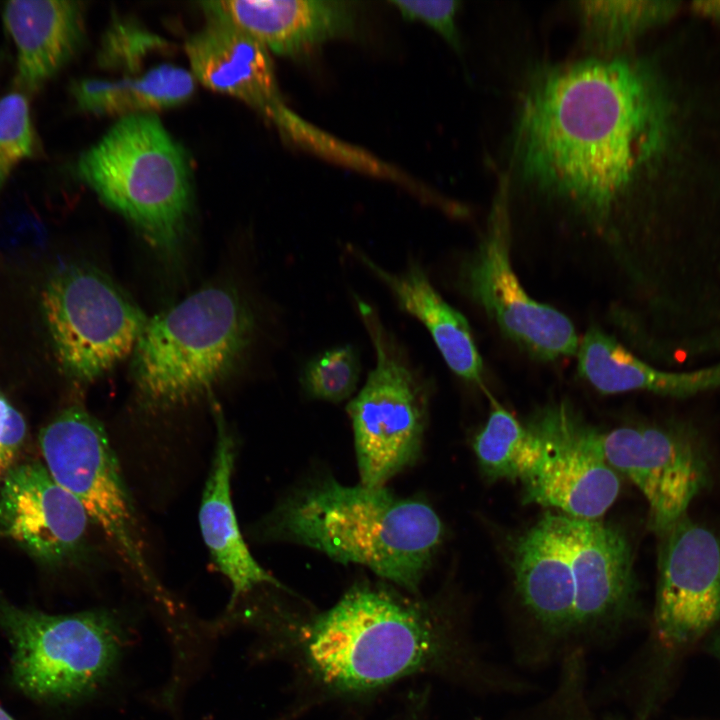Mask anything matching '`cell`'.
Listing matches in <instances>:
<instances>
[{
	"label": "cell",
	"mask_w": 720,
	"mask_h": 720,
	"mask_svg": "<svg viewBox=\"0 0 720 720\" xmlns=\"http://www.w3.org/2000/svg\"><path fill=\"white\" fill-rule=\"evenodd\" d=\"M507 176L518 190L608 245L669 136L652 68L627 53L536 64L518 93Z\"/></svg>",
	"instance_id": "1"
},
{
	"label": "cell",
	"mask_w": 720,
	"mask_h": 720,
	"mask_svg": "<svg viewBox=\"0 0 720 720\" xmlns=\"http://www.w3.org/2000/svg\"><path fill=\"white\" fill-rule=\"evenodd\" d=\"M275 637L326 696L355 699L436 675L485 696H520L528 680L487 659L454 618L390 587L353 585L332 607L279 623Z\"/></svg>",
	"instance_id": "2"
},
{
	"label": "cell",
	"mask_w": 720,
	"mask_h": 720,
	"mask_svg": "<svg viewBox=\"0 0 720 720\" xmlns=\"http://www.w3.org/2000/svg\"><path fill=\"white\" fill-rule=\"evenodd\" d=\"M251 530L259 540L302 544L343 564L364 565L412 594L443 538L442 522L427 503L328 478L284 498Z\"/></svg>",
	"instance_id": "3"
},
{
	"label": "cell",
	"mask_w": 720,
	"mask_h": 720,
	"mask_svg": "<svg viewBox=\"0 0 720 720\" xmlns=\"http://www.w3.org/2000/svg\"><path fill=\"white\" fill-rule=\"evenodd\" d=\"M253 334V313L234 288L195 291L148 319L131 355L138 401L167 410L208 395L239 364Z\"/></svg>",
	"instance_id": "4"
},
{
	"label": "cell",
	"mask_w": 720,
	"mask_h": 720,
	"mask_svg": "<svg viewBox=\"0 0 720 720\" xmlns=\"http://www.w3.org/2000/svg\"><path fill=\"white\" fill-rule=\"evenodd\" d=\"M76 174L160 254L180 247L192 208L183 148L151 113L122 117L76 164Z\"/></svg>",
	"instance_id": "5"
},
{
	"label": "cell",
	"mask_w": 720,
	"mask_h": 720,
	"mask_svg": "<svg viewBox=\"0 0 720 720\" xmlns=\"http://www.w3.org/2000/svg\"><path fill=\"white\" fill-rule=\"evenodd\" d=\"M0 628L11 647V680L33 700L89 698L114 675L126 643L120 618L105 609L47 614L0 594Z\"/></svg>",
	"instance_id": "6"
},
{
	"label": "cell",
	"mask_w": 720,
	"mask_h": 720,
	"mask_svg": "<svg viewBox=\"0 0 720 720\" xmlns=\"http://www.w3.org/2000/svg\"><path fill=\"white\" fill-rule=\"evenodd\" d=\"M42 310L60 368L80 383L131 356L149 319L110 276L88 264L57 270L43 289Z\"/></svg>",
	"instance_id": "7"
},
{
	"label": "cell",
	"mask_w": 720,
	"mask_h": 720,
	"mask_svg": "<svg viewBox=\"0 0 720 720\" xmlns=\"http://www.w3.org/2000/svg\"><path fill=\"white\" fill-rule=\"evenodd\" d=\"M39 444L54 480L80 502L121 560L159 592L132 497L103 424L84 407L73 405L42 428Z\"/></svg>",
	"instance_id": "8"
},
{
	"label": "cell",
	"mask_w": 720,
	"mask_h": 720,
	"mask_svg": "<svg viewBox=\"0 0 720 720\" xmlns=\"http://www.w3.org/2000/svg\"><path fill=\"white\" fill-rule=\"evenodd\" d=\"M357 307L369 333L376 363L347 405L352 421L361 485L384 484L413 464L421 450L427 419V390L394 343L375 310Z\"/></svg>",
	"instance_id": "9"
},
{
	"label": "cell",
	"mask_w": 720,
	"mask_h": 720,
	"mask_svg": "<svg viewBox=\"0 0 720 720\" xmlns=\"http://www.w3.org/2000/svg\"><path fill=\"white\" fill-rule=\"evenodd\" d=\"M512 203L507 176L499 173L485 231L463 263L466 294L519 349L542 361L576 355L579 338L570 319L530 297L510 257Z\"/></svg>",
	"instance_id": "10"
},
{
	"label": "cell",
	"mask_w": 720,
	"mask_h": 720,
	"mask_svg": "<svg viewBox=\"0 0 720 720\" xmlns=\"http://www.w3.org/2000/svg\"><path fill=\"white\" fill-rule=\"evenodd\" d=\"M512 570L521 621L509 632L517 665L547 668L576 651L575 588L562 515L548 514L514 543Z\"/></svg>",
	"instance_id": "11"
},
{
	"label": "cell",
	"mask_w": 720,
	"mask_h": 720,
	"mask_svg": "<svg viewBox=\"0 0 720 720\" xmlns=\"http://www.w3.org/2000/svg\"><path fill=\"white\" fill-rule=\"evenodd\" d=\"M605 459L642 493L650 529L660 536L688 513L712 481L704 436L684 422L621 426L600 433Z\"/></svg>",
	"instance_id": "12"
},
{
	"label": "cell",
	"mask_w": 720,
	"mask_h": 720,
	"mask_svg": "<svg viewBox=\"0 0 720 720\" xmlns=\"http://www.w3.org/2000/svg\"><path fill=\"white\" fill-rule=\"evenodd\" d=\"M526 425L540 439L542 453L521 481L525 502L575 519H600L620 491L619 474L601 448V432L565 403L541 409Z\"/></svg>",
	"instance_id": "13"
},
{
	"label": "cell",
	"mask_w": 720,
	"mask_h": 720,
	"mask_svg": "<svg viewBox=\"0 0 720 720\" xmlns=\"http://www.w3.org/2000/svg\"><path fill=\"white\" fill-rule=\"evenodd\" d=\"M562 515V514H561ZM575 588L576 649L608 648L639 611L633 551L624 531L562 515Z\"/></svg>",
	"instance_id": "14"
},
{
	"label": "cell",
	"mask_w": 720,
	"mask_h": 720,
	"mask_svg": "<svg viewBox=\"0 0 720 720\" xmlns=\"http://www.w3.org/2000/svg\"><path fill=\"white\" fill-rule=\"evenodd\" d=\"M658 539L654 630L678 649L720 621V532L687 513Z\"/></svg>",
	"instance_id": "15"
},
{
	"label": "cell",
	"mask_w": 720,
	"mask_h": 720,
	"mask_svg": "<svg viewBox=\"0 0 720 720\" xmlns=\"http://www.w3.org/2000/svg\"><path fill=\"white\" fill-rule=\"evenodd\" d=\"M91 523L80 502L41 462L14 465L0 486V534L41 563L60 566L87 553Z\"/></svg>",
	"instance_id": "16"
},
{
	"label": "cell",
	"mask_w": 720,
	"mask_h": 720,
	"mask_svg": "<svg viewBox=\"0 0 720 720\" xmlns=\"http://www.w3.org/2000/svg\"><path fill=\"white\" fill-rule=\"evenodd\" d=\"M208 19L185 45L195 80L245 102L277 128L283 126L294 112L280 96L269 51L234 25Z\"/></svg>",
	"instance_id": "17"
},
{
	"label": "cell",
	"mask_w": 720,
	"mask_h": 720,
	"mask_svg": "<svg viewBox=\"0 0 720 720\" xmlns=\"http://www.w3.org/2000/svg\"><path fill=\"white\" fill-rule=\"evenodd\" d=\"M215 421V448L199 510L204 543L217 570L232 587L229 610L260 585L286 589L251 555L241 534L231 496V478L236 459V440L221 406L211 401Z\"/></svg>",
	"instance_id": "18"
},
{
	"label": "cell",
	"mask_w": 720,
	"mask_h": 720,
	"mask_svg": "<svg viewBox=\"0 0 720 720\" xmlns=\"http://www.w3.org/2000/svg\"><path fill=\"white\" fill-rule=\"evenodd\" d=\"M201 6L208 18L234 25L281 56L346 35L356 19L354 4L345 1L223 0Z\"/></svg>",
	"instance_id": "19"
},
{
	"label": "cell",
	"mask_w": 720,
	"mask_h": 720,
	"mask_svg": "<svg viewBox=\"0 0 720 720\" xmlns=\"http://www.w3.org/2000/svg\"><path fill=\"white\" fill-rule=\"evenodd\" d=\"M3 20L17 51L18 81L30 91L72 58L84 35L83 9L75 1H9Z\"/></svg>",
	"instance_id": "20"
},
{
	"label": "cell",
	"mask_w": 720,
	"mask_h": 720,
	"mask_svg": "<svg viewBox=\"0 0 720 720\" xmlns=\"http://www.w3.org/2000/svg\"><path fill=\"white\" fill-rule=\"evenodd\" d=\"M357 257L392 292L400 308L429 332L447 366L463 380L484 389L483 362L466 318L437 292L418 263L391 273L359 250Z\"/></svg>",
	"instance_id": "21"
},
{
	"label": "cell",
	"mask_w": 720,
	"mask_h": 720,
	"mask_svg": "<svg viewBox=\"0 0 720 720\" xmlns=\"http://www.w3.org/2000/svg\"><path fill=\"white\" fill-rule=\"evenodd\" d=\"M576 357L579 376L603 394L645 391L685 397L720 388V364L686 373L659 370L596 326L585 333Z\"/></svg>",
	"instance_id": "22"
},
{
	"label": "cell",
	"mask_w": 720,
	"mask_h": 720,
	"mask_svg": "<svg viewBox=\"0 0 720 720\" xmlns=\"http://www.w3.org/2000/svg\"><path fill=\"white\" fill-rule=\"evenodd\" d=\"M194 90L192 73L167 63L135 77L87 78L72 86L73 97L81 110L121 117L177 106L187 101Z\"/></svg>",
	"instance_id": "23"
},
{
	"label": "cell",
	"mask_w": 720,
	"mask_h": 720,
	"mask_svg": "<svg viewBox=\"0 0 720 720\" xmlns=\"http://www.w3.org/2000/svg\"><path fill=\"white\" fill-rule=\"evenodd\" d=\"M580 42L590 56H612L626 52L638 36L663 22L676 10L671 1L573 2Z\"/></svg>",
	"instance_id": "24"
},
{
	"label": "cell",
	"mask_w": 720,
	"mask_h": 720,
	"mask_svg": "<svg viewBox=\"0 0 720 720\" xmlns=\"http://www.w3.org/2000/svg\"><path fill=\"white\" fill-rule=\"evenodd\" d=\"M492 409L473 441L478 464L488 480L522 481L540 460L538 436L490 396Z\"/></svg>",
	"instance_id": "25"
},
{
	"label": "cell",
	"mask_w": 720,
	"mask_h": 720,
	"mask_svg": "<svg viewBox=\"0 0 720 720\" xmlns=\"http://www.w3.org/2000/svg\"><path fill=\"white\" fill-rule=\"evenodd\" d=\"M361 372L360 359L351 345L328 349L304 367L301 385L311 398L339 403L355 391Z\"/></svg>",
	"instance_id": "26"
},
{
	"label": "cell",
	"mask_w": 720,
	"mask_h": 720,
	"mask_svg": "<svg viewBox=\"0 0 720 720\" xmlns=\"http://www.w3.org/2000/svg\"><path fill=\"white\" fill-rule=\"evenodd\" d=\"M35 133L27 97L10 92L0 99V187L14 168L35 152Z\"/></svg>",
	"instance_id": "27"
},
{
	"label": "cell",
	"mask_w": 720,
	"mask_h": 720,
	"mask_svg": "<svg viewBox=\"0 0 720 720\" xmlns=\"http://www.w3.org/2000/svg\"><path fill=\"white\" fill-rule=\"evenodd\" d=\"M168 43L128 20L114 21L106 31L98 54L103 68L138 72L152 53L166 50Z\"/></svg>",
	"instance_id": "28"
},
{
	"label": "cell",
	"mask_w": 720,
	"mask_h": 720,
	"mask_svg": "<svg viewBox=\"0 0 720 720\" xmlns=\"http://www.w3.org/2000/svg\"><path fill=\"white\" fill-rule=\"evenodd\" d=\"M408 21H422L438 32L457 52L462 43L456 22L461 2L458 0H394L390 2Z\"/></svg>",
	"instance_id": "29"
},
{
	"label": "cell",
	"mask_w": 720,
	"mask_h": 720,
	"mask_svg": "<svg viewBox=\"0 0 720 720\" xmlns=\"http://www.w3.org/2000/svg\"><path fill=\"white\" fill-rule=\"evenodd\" d=\"M27 435L23 415L0 392V476L15 464Z\"/></svg>",
	"instance_id": "30"
},
{
	"label": "cell",
	"mask_w": 720,
	"mask_h": 720,
	"mask_svg": "<svg viewBox=\"0 0 720 720\" xmlns=\"http://www.w3.org/2000/svg\"><path fill=\"white\" fill-rule=\"evenodd\" d=\"M692 9L702 16L720 21V0L696 1Z\"/></svg>",
	"instance_id": "31"
},
{
	"label": "cell",
	"mask_w": 720,
	"mask_h": 720,
	"mask_svg": "<svg viewBox=\"0 0 720 720\" xmlns=\"http://www.w3.org/2000/svg\"><path fill=\"white\" fill-rule=\"evenodd\" d=\"M596 720H647L646 716L643 714H639L637 716H629L623 712L616 711V710H609L601 714V716L596 717Z\"/></svg>",
	"instance_id": "32"
},
{
	"label": "cell",
	"mask_w": 720,
	"mask_h": 720,
	"mask_svg": "<svg viewBox=\"0 0 720 720\" xmlns=\"http://www.w3.org/2000/svg\"><path fill=\"white\" fill-rule=\"evenodd\" d=\"M709 649L712 654L720 660V632L714 636Z\"/></svg>",
	"instance_id": "33"
},
{
	"label": "cell",
	"mask_w": 720,
	"mask_h": 720,
	"mask_svg": "<svg viewBox=\"0 0 720 720\" xmlns=\"http://www.w3.org/2000/svg\"><path fill=\"white\" fill-rule=\"evenodd\" d=\"M0 720H16L0 705Z\"/></svg>",
	"instance_id": "34"
}]
</instances>
